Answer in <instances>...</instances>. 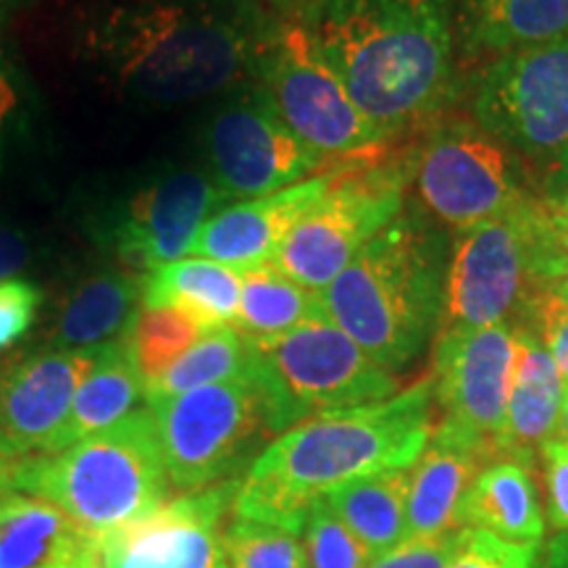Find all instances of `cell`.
<instances>
[{"label": "cell", "mask_w": 568, "mask_h": 568, "mask_svg": "<svg viewBox=\"0 0 568 568\" xmlns=\"http://www.w3.org/2000/svg\"><path fill=\"white\" fill-rule=\"evenodd\" d=\"M466 40L474 51L506 55L568 32V0H468Z\"/></svg>", "instance_id": "obj_27"}, {"label": "cell", "mask_w": 568, "mask_h": 568, "mask_svg": "<svg viewBox=\"0 0 568 568\" xmlns=\"http://www.w3.org/2000/svg\"><path fill=\"white\" fill-rule=\"evenodd\" d=\"M213 182L226 197H264L308 180L322 163L282 122L264 90L255 88L224 103L205 132Z\"/></svg>", "instance_id": "obj_14"}, {"label": "cell", "mask_w": 568, "mask_h": 568, "mask_svg": "<svg viewBox=\"0 0 568 568\" xmlns=\"http://www.w3.org/2000/svg\"><path fill=\"white\" fill-rule=\"evenodd\" d=\"M293 17L385 138L443 105L453 80L450 0H305Z\"/></svg>", "instance_id": "obj_1"}, {"label": "cell", "mask_w": 568, "mask_h": 568, "mask_svg": "<svg viewBox=\"0 0 568 568\" xmlns=\"http://www.w3.org/2000/svg\"><path fill=\"white\" fill-rule=\"evenodd\" d=\"M17 466L19 460L0 456V500L17 493Z\"/></svg>", "instance_id": "obj_42"}, {"label": "cell", "mask_w": 568, "mask_h": 568, "mask_svg": "<svg viewBox=\"0 0 568 568\" xmlns=\"http://www.w3.org/2000/svg\"><path fill=\"white\" fill-rule=\"evenodd\" d=\"M497 456L445 424H435L424 453L410 466L406 539L437 537L456 529L460 500L477 474Z\"/></svg>", "instance_id": "obj_19"}, {"label": "cell", "mask_w": 568, "mask_h": 568, "mask_svg": "<svg viewBox=\"0 0 568 568\" xmlns=\"http://www.w3.org/2000/svg\"><path fill=\"white\" fill-rule=\"evenodd\" d=\"M303 548L308 568H366L372 564L364 545L324 500L305 510Z\"/></svg>", "instance_id": "obj_32"}, {"label": "cell", "mask_w": 568, "mask_h": 568, "mask_svg": "<svg viewBox=\"0 0 568 568\" xmlns=\"http://www.w3.org/2000/svg\"><path fill=\"white\" fill-rule=\"evenodd\" d=\"M224 201L213 176L169 169L105 201L92 216L90 232L103 251L153 274L193 253L203 224Z\"/></svg>", "instance_id": "obj_11"}, {"label": "cell", "mask_w": 568, "mask_h": 568, "mask_svg": "<svg viewBox=\"0 0 568 568\" xmlns=\"http://www.w3.org/2000/svg\"><path fill=\"white\" fill-rule=\"evenodd\" d=\"M0 568H105L101 537L42 497L0 500Z\"/></svg>", "instance_id": "obj_20"}, {"label": "cell", "mask_w": 568, "mask_h": 568, "mask_svg": "<svg viewBox=\"0 0 568 568\" xmlns=\"http://www.w3.org/2000/svg\"><path fill=\"white\" fill-rule=\"evenodd\" d=\"M474 122L548 172H568V32L497 55L474 90Z\"/></svg>", "instance_id": "obj_8"}, {"label": "cell", "mask_w": 568, "mask_h": 568, "mask_svg": "<svg viewBox=\"0 0 568 568\" xmlns=\"http://www.w3.org/2000/svg\"><path fill=\"white\" fill-rule=\"evenodd\" d=\"M516 324H527L537 332L568 385V305L560 303L545 284H537Z\"/></svg>", "instance_id": "obj_36"}, {"label": "cell", "mask_w": 568, "mask_h": 568, "mask_svg": "<svg viewBox=\"0 0 568 568\" xmlns=\"http://www.w3.org/2000/svg\"><path fill=\"white\" fill-rule=\"evenodd\" d=\"M545 287H548L560 303L568 305V276H560V280H556V282H545Z\"/></svg>", "instance_id": "obj_44"}, {"label": "cell", "mask_w": 568, "mask_h": 568, "mask_svg": "<svg viewBox=\"0 0 568 568\" xmlns=\"http://www.w3.org/2000/svg\"><path fill=\"white\" fill-rule=\"evenodd\" d=\"M148 408L159 429L169 481L180 493L237 479L276 437L266 397L251 374L148 400Z\"/></svg>", "instance_id": "obj_7"}, {"label": "cell", "mask_w": 568, "mask_h": 568, "mask_svg": "<svg viewBox=\"0 0 568 568\" xmlns=\"http://www.w3.org/2000/svg\"><path fill=\"white\" fill-rule=\"evenodd\" d=\"M9 6H11V0H0V13L9 9Z\"/></svg>", "instance_id": "obj_46"}, {"label": "cell", "mask_w": 568, "mask_h": 568, "mask_svg": "<svg viewBox=\"0 0 568 568\" xmlns=\"http://www.w3.org/2000/svg\"><path fill=\"white\" fill-rule=\"evenodd\" d=\"M224 548L230 568H308L303 529L293 524L232 516Z\"/></svg>", "instance_id": "obj_31"}, {"label": "cell", "mask_w": 568, "mask_h": 568, "mask_svg": "<svg viewBox=\"0 0 568 568\" xmlns=\"http://www.w3.org/2000/svg\"><path fill=\"white\" fill-rule=\"evenodd\" d=\"M266 24L243 0H113L88 21L82 42L126 95L176 105L253 71Z\"/></svg>", "instance_id": "obj_2"}, {"label": "cell", "mask_w": 568, "mask_h": 568, "mask_svg": "<svg viewBox=\"0 0 568 568\" xmlns=\"http://www.w3.org/2000/svg\"><path fill=\"white\" fill-rule=\"evenodd\" d=\"M542 568H568V531H558L542 556Z\"/></svg>", "instance_id": "obj_41"}, {"label": "cell", "mask_w": 568, "mask_h": 568, "mask_svg": "<svg viewBox=\"0 0 568 568\" xmlns=\"http://www.w3.org/2000/svg\"><path fill=\"white\" fill-rule=\"evenodd\" d=\"M531 272L539 284L568 276V193L531 205Z\"/></svg>", "instance_id": "obj_33"}, {"label": "cell", "mask_w": 568, "mask_h": 568, "mask_svg": "<svg viewBox=\"0 0 568 568\" xmlns=\"http://www.w3.org/2000/svg\"><path fill=\"white\" fill-rule=\"evenodd\" d=\"M140 400H145V382L134 368L124 339L119 337L113 343L95 347L88 374L82 376L74 400H71L67 422L61 424L45 456L67 450V447L122 422L124 416L138 410Z\"/></svg>", "instance_id": "obj_23"}, {"label": "cell", "mask_w": 568, "mask_h": 568, "mask_svg": "<svg viewBox=\"0 0 568 568\" xmlns=\"http://www.w3.org/2000/svg\"><path fill=\"white\" fill-rule=\"evenodd\" d=\"M521 161L477 122L439 124L418 151V195L437 222L466 232L531 201Z\"/></svg>", "instance_id": "obj_10"}, {"label": "cell", "mask_w": 568, "mask_h": 568, "mask_svg": "<svg viewBox=\"0 0 568 568\" xmlns=\"http://www.w3.org/2000/svg\"><path fill=\"white\" fill-rule=\"evenodd\" d=\"M240 272L211 258H180L142 282L145 308H176L209 329L232 326L240 305Z\"/></svg>", "instance_id": "obj_25"}, {"label": "cell", "mask_w": 568, "mask_h": 568, "mask_svg": "<svg viewBox=\"0 0 568 568\" xmlns=\"http://www.w3.org/2000/svg\"><path fill=\"white\" fill-rule=\"evenodd\" d=\"M251 343L234 326L205 332L166 374L148 387L145 400H163L251 374Z\"/></svg>", "instance_id": "obj_29"}, {"label": "cell", "mask_w": 568, "mask_h": 568, "mask_svg": "<svg viewBox=\"0 0 568 568\" xmlns=\"http://www.w3.org/2000/svg\"><path fill=\"white\" fill-rule=\"evenodd\" d=\"M408 172L376 169L335 180L322 201L297 219L272 266L303 287L322 293L406 205Z\"/></svg>", "instance_id": "obj_12"}, {"label": "cell", "mask_w": 568, "mask_h": 568, "mask_svg": "<svg viewBox=\"0 0 568 568\" xmlns=\"http://www.w3.org/2000/svg\"><path fill=\"white\" fill-rule=\"evenodd\" d=\"M456 529H485L510 542L542 545L548 516L542 510L535 464L508 456L489 460L460 500Z\"/></svg>", "instance_id": "obj_22"}, {"label": "cell", "mask_w": 568, "mask_h": 568, "mask_svg": "<svg viewBox=\"0 0 568 568\" xmlns=\"http://www.w3.org/2000/svg\"><path fill=\"white\" fill-rule=\"evenodd\" d=\"M447 266L443 234L414 211L397 213L318 293L324 318L397 376L443 326Z\"/></svg>", "instance_id": "obj_4"}, {"label": "cell", "mask_w": 568, "mask_h": 568, "mask_svg": "<svg viewBox=\"0 0 568 568\" xmlns=\"http://www.w3.org/2000/svg\"><path fill=\"white\" fill-rule=\"evenodd\" d=\"M274 3H280V6H301V3H305V0H274Z\"/></svg>", "instance_id": "obj_45"}, {"label": "cell", "mask_w": 568, "mask_h": 568, "mask_svg": "<svg viewBox=\"0 0 568 568\" xmlns=\"http://www.w3.org/2000/svg\"><path fill=\"white\" fill-rule=\"evenodd\" d=\"M542 464V493L548 506V527L568 531V445L550 439L537 453Z\"/></svg>", "instance_id": "obj_38"}, {"label": "cell", "mask_w": 568, "mask_h": 568, "mask_svg": "<svg viewBox=\"0 0 568 568\" xmlns=\"http://www.w3.org/2000/svg\"><path fill=\"white\" fill-rule=\"evenodd\" d=\"M209 326L197 318L182 314L176 308H145L134 314L130 326L124 329V345L138 374L148 387H153L163 374L172 368L184 353L201 339Z\"/></svg>", "instance_id": "obj_30"}, {"label": "cell", "mask_w": 568, "mask_h": 568, "mask_svg": "<svg viewBox=\"0 0 568 568\" xmlns=\"http://www.w3.org/2000/svg\"><path fill=\"white\" fill-rule=\"evenodd\" d=\"M145 276L103 272L84 280L63 303L53 329L55 351H95L124 335L142 305Z\"/></svg>", "instance_id": "obj_24"}, {"label": "cell", "mask_w": 568, "mask_h": 568, "mask_svg": "<svg viewBox=\"0 0 568 568\" xmlns=\"http://www.w3.org/2000/svg\"><path fill=\"white\" fill-rule=\"evenodd\" d=\"M558 443L568 445V385L564 389V403H560V416H558V426H556V437Z\"/></svg>", "instance_id": "obj_43"}, {"label": "cell", "mask_w": 568, "mask_h": 568, "mask_svg": "<svg viewBox=\"0 0 568 568\" xmlns=\"http://www.w3.org/2000/svg\"><path fill=\"white\" fill-rule=\"evenodd\" d=\"M435 429V382L372 406L329 410L276 435L247 466L232 516L303 529L305 510L326 493L372 474L410 468Z\"/></svg>", "instance_id": "obj_3"}, {"label": "cell", "mask_w": 568, "mask_h": 568, "mask_svg": "<svg viewBox=\"0 0 568 568\" xmlns=\"http://www.w3.org/2000/svg\"><path fill=\"white\" fill-rule=\"evenodd\" d=\"M408 485L410 468H395L347 481L326 493L322 500L374 560L406 539Z\"/></svg>", "instance_id": "obj_26"}, {"label": "cell", "mask_w": 568, "mask_h": 568, "mask_svg": "<svg viewBox=\"0 0 568 568\" xmlns=\"http://www.w3.org/2000/svg\"><path fill=\"white\" fill-rule=\"evenodd\" d=\"M17 493L53 503L98 537L159 508L174 489L151 408L53 456L19 460Z\"/></svg>", "instance_id": "obj_5"}, {"label": "cell", "mask_w": 568, "mask_h": 568, "mask_svg": "<svg viewBox=\"0 0 568 568\" xmlns=\"http://www.w3.org/2000/svg\"><path fill=\"white\" fill-rule=\"evenodd\" d=\"M335 180L337 174L308 176L272 195L222 205L203 224L193 253L230 266L234 272H251V268L272 264L287 232L311 205L322 201Z\"/></svg>", "instance_id": "obj_18"}, {"label": "cell", "mask_w": 568, "mask_h": 568, "mask_svg": "<svg viewBox=\"0 0 568 568\" xmlns=\"http://www.w3.org/2000/svg\"><path fill=\"white\" fill-rule=\"evenodd\" d=\"M516 366V324L439 332L432 361L439 424L487 445L500 458Z\"/></svg>", "instance_id": "obj_15"}, {"label": "cell", "mask_w": 568, "mask_h": 568, "mask_svg": "<svg viewBox=\"0 0 568 568\" xmlns=\"http://www.w3.org/2000/svg\"><path fill=\"white\" fill-rule=\"evenodd\" d=\"M32 245L24 232L0 224V282L19 276L21 268L30 264Z\"/></svg>", "instance_id": "obj_40"}, {"label": "cell", "mask_w": 568, "mask_h": 568, "mask_svg": "<svg viewBox=\"0 0 568 568\" xmlns=\"http://www.w3.org/2000/svg\"><path fill=\"white\" fill-rule=\"evenodd\" d=\"M447 568H542V545L510 542L485 529H458Z\"/></svg>", "instance_id": "obj_34"}, {"label": "cell", "mask_w": 568, "mask_h": 568, "mask_svg": "<svg viewBox=\"0 0 568 568\" xmlns=\"http://www.w3.org/2000/svg\"><path fill=\"white\" fill-rule=\"evenodd\" d=\"M566 382L531 326L516 324V366L500 458L535 464L539 447L556 437Z\"/></svg>", "instance_id": "obj_21"}, {"label": "cell", "mask_w": 568, "mask_h": 568, "mask_svg": "<svg viewBox=\"0 0 568 568\" xmlns=\"http://www.w3.org/2000/svg\"><path fill=\"white\" fill-rule=\"evenodd\" d=\"M458 545V529L437 537L403 539L393 550L382 552L366 568H447Z\"/></svg>", "instance_id": "obj_37"}, {"label": "cell", "mask_w": 568, "mask_h": 568, "mask_svg": "<svg viewBox=\"0 0 568 568\" xmlns=\"http://www.w3.org/2000/svg\"><path fill=\"white\" fill-rule=\"evenodd\" d=\"M95 351H42L0 364V456H45Z\"/></svg>", "instance_id": "obj_17"}, {"label": "cell", "mask_w": 568, "mask_h": 568, "mask_svg": "<svg viewBox=\"0 0 568 568\" xmlns=\"http://www.w3.org/2000/svg\"><path fill=\"white\" fill-rule=\"evenodd\" d=\"M42 287L27 276L0 282V358L30 335L42 305Z\"/></svg>", "instance_id": "obj_35"}, {"label": "cell", "mask_w": 568, "mask_h": 568, "mask_svg": "<svg viewBox=\"0 0 568 568\" xmlns=\"http://www.w3.org/2000/svg\"><path fill=\"white\" fill-rule=\"evenodd\" d=\"M240 305L234 329L251 339L280 337L305 322L324 318L322 297L280 268L266 264L240 272Z\"/></svg>", "instance_id": "obj_28"}, {"label": "cell", "mask_w": 568, "mask_h": 568, "mask_svg": "<svg viewBox=\"0 0 568 568\" xmlns=\"http://www.w3.org/2000/svg\"><path fill=\"white\" fill-rule=\"evenodd\" d=\"M531 205L535 197L460 232L447 266L439 332L518 322L539 284L531 272Z\"/></svg>", "instance_id": "obj_13"}, {"label": "cell", "mask_w": 568, "mask_h": 568, "mask_svg": "<svg viewBox=\"0 0 568 568\" xmlns=\"http://www.w3.org/2000/svg\"><path fill=\"white\" fill-rule=\"evenodd\" d=\"M247 343L251 376L266 397L274 435L311 416L372 406L400 393L397 376L326 318Z\"/></svg>", "instance_id": "obj_6"}, {"label": "cell", "mask_w": 568, "mask_h": 568, "mask_svg": "<svg viewBox=\"0 0 568 568\" xmlns=\"http://www.w3.org/2000/svg\"><path fill=\"white\" fill-rule=\"evenodd\" d=\"M19 109H21V92L19 80L9 67V61L0 53V153H3L6 142L11 140L13 130L19 124Z\"/></svg>", "instance_id": "obj_39"}, {"label": "cell", "mask_w": 568, "mask_h": 568, "mask_svg": "<svg viewBox=\"0 0 568 568\" xmlns=\"http://www.w3.org/2000/svg\"><path fill=\"white\" fill-rule=\"evenodd\" d=\"M240 479L172 495L101 537L105 568H230L224 531Z\"/></svg>", "instance_id": "obj_16"}, {"label": "cell", "mask_w": 568, "mask_h": 568, "mask_svg": "<svg viewBox=\"0 0 568 568\" xmlns=\"http://www.w3.org/2000/svg\"><path fill=\"white\" fill-rule=\"evenodd\" d=\"M253 74L282 122L322 159L361 153L387 140L353 103L295 17L268 19Z\"/></svg>", "instance_id": "obj_9"}]
</instances>
